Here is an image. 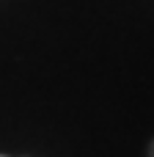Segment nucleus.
<instances>
[{
    "label": "nucleus",
    "instance_id": "f03ea898",
    "mask_svg": "<svg viewBox=\"0 0 154 157\" xmlns=\"http://www.w3.org/2000/svg\"><path fill=\"white\" fill-rule=\"evenodd\" d=\"M0 157H6V155H0Z\"/></svg>",
    "mask_w": 154,
    "mask_h": 157
},
{
    "label": "nucleus",
    "instance_id": "f257e3e1",
    "mask_svg": "<svg viewBox=\"0 0 154 157\" xmlns=\"http://www.w3.org/2000/svg\"><path fill=\"white\" fill-rule=\"evenodd\" d=\"M149 157H154V141H152V149H149Z\"/></svg>",
    "mask_w": 154,
    "mask_h": 157
}]
</instances>
